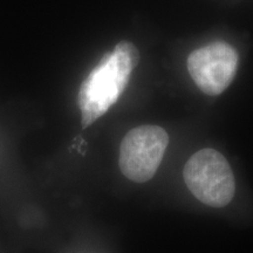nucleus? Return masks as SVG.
Segmentation results:
<instances>
[{"mask_svg":"<svg viewBox=\"0 0 253 253\" xmlns=\"http://www.w3.org/2000/svg\"><path fill=\"white\" fill-rule=\"evenodd\" d=\"M138 59L137 48L129 41H121L113 52L103 55L99 65L84 79L78 96L84 128L89 126L116 103Z\"/></svg>","mask_w":253,"mask_h":253,"instance_id":"nucleus-1","label":"nucleus"},{"mask_svg":"<svg viewBox=\"0 0 253 253\" xmlns=\"http://www.w3.org/2000/svg\"><path fill=\"white\" fill-rule=\"evenodd\" d=\"M238 53L224 41H214L195 49L188 56L190 77L204 94L217 96L236 77Z\"/></svg>","mask_w":253,"mask_h":253,"instance_id":"nucleus-4","label":"nucleus"},{"mask_svg":"<svg viewBox=\"0 0 253 253\" xmlns=\"http://www.w3.org/2000/svg\"><path fill=\"white\" fill-rule=\"evenodd\" d=\"M169 136L158 126H140L131 129L120 147L119 166L126 178L144 183L153 178L162 162Z\"/></svg>","mask_w":253,"mask_h":253,"instance_id":"nucleus-3","label":"nucleus"},{"mask_svg":"<svg viewBox=\"0 0 253 253\" xmlns=\"http://www.w3.org/2000/svg\"><path fill=\"white\" fill-rule=\"evenodd\" d=\"M183 178L191 194L202 203L223 208L232 201L236 181L229 162L217 150H198L186 162Z\"/></svg>","mask_w":253,"mask_h":253,"instance_id":"nucleus-2","label":"nucleus"}]
</instances>
